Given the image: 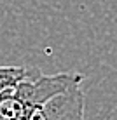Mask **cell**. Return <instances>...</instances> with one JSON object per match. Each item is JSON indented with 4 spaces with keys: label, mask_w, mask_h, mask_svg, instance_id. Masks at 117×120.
<instances>
[{
    "label": "cell",
    "mask_w": 117,
    "mask_h": 120,
    "mask_svg": "<svg viewBox=\"0 0 117 120\" xmlns=\"http://www.w3.org/2000/svg\"><path fill=\"white\" fill-rule=\"evenodd\" d=\"M28 73L26 66H0V94L5 89L14 87Z\"/></svg>",
    "instance_id": "obj_3"
},
{
    "label": "cell",
    "mask_w": 117,
    "mask_h": 120,
    "mask_svg": "<svg viewBox=\"0 0 117 120\" xmlns=\"http://www.w3.org/2000/svg\"><path fill=\"white\" fill-rule=\"evenodd\" d=\"M84 78L82 73L75 71L45 75L37 68H28L21 82L0 94V120H26L35 106L47 103L73 85H81Z\"/></svg>",
    "instance_id": "obj_1"
},
{
    "label": "cell",
    "mask_w": 117,
    "mask_h": 120,
    "mask_svg": "<svg viewBox=\"0 0 117 120\" xmlns=\"http://www.w3.org/2000/svg\"><path fill=\"white\" fill-rule=\"evenodd\" d=\"M84 103L81 85H73L47 103L35 106L26 120H84Z\"/></svg>",
    "instance_id": "obj_2"
}]
</instances>
